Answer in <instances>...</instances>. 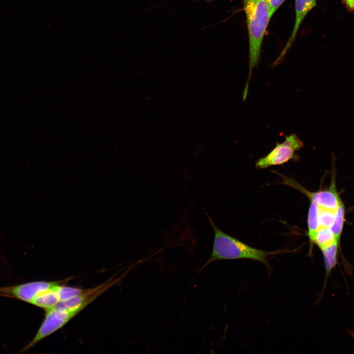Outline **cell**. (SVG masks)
<instances>
[{
  "label": "cell",
  "instance_id": "cell-1",
  "mask_svg": "<svg viewBox=\"0 0 354 354\" xmlns=\"http://www.w3.org/2000/svg\"><path fill=\"white\" fill-rule=\"evenodd\" d=\"M208 221L214 233L211 253L201 269L216 261L238 259H250L264 264L269 269L268 260L272 255L287 252V251H266L251 247L220 230L209 215L206 212Z\"/></svg>",
  "mask_w": 354,
  "mask_h": 354
},
{
  "label": "cell",
  "instance_id": "cell-2",
  "mask_svg": "<svg viewBox=\"0 0 354 354\" xmlns=\"http://www.w3.org/2000/svg\"><path fill=\"white\" fill-rule=\"evenodd\" d=\"M249 38V72L244 88L245 100L254 68L259 62L262 45L269 22L271 18L266 0H243Z\"/></svg>",
  "mask_w": 354,
  "mask_h": 354
},
{
  "label": "cell",
  "instance_id": "cell-3",
  "mask_svg": "<svg viewBox=\"0 0 354 354\" xmlns=\"http://www.w3.org/2000/svg\"><path fill=\"white\" fill-rule=\"evenodd\" d=\"M303 145V142L296 134L287 136L283 143L277 144L267 155L257 160L255 167L257 169H265L285 164L292 159L295 152L301 148Z\"/></svg>",
  "mask_w": 354,
  "mask_h": 354
},
{
  "label": "cell",
  "instance_id": "cell-4",
  "mask_svg": "<svg viewBox=\"0 0 354 354\" xmlns=\"http://www.w3.org/2000/svg\"><path fill=\"white\" fill-rule=\"evenodd\" d=\"M284 183L301 192L310 201L316 202L322 207L335 209L343 203L336 188L334 173L332 176L330 186L327 189H324L315 192L307 190L297 181L286 176H282Z\"/></svg>",
  "mask_w": 354,
  "mask_h": 354
},
{
  "label": "cell",
  "instance_id": "cell-5",
  "mask_svg": "<svg viewBox=\"0 0 354 354\" xmlns=\"http://www.w3.org/2000/svg\"><path fill=\"white\" fill-rule=\"evenodd\" d=\"M60 283V281H37L0 287V296L15 298L31 304L40 294Z\"/></svg>",
  "mask_w": 354,
  "mask_h": 354
},
{
  "label": "cell",
  "instance_id": "cell-6",
  "mask_svg": "<svg viewBox=\"0 0 354 354\" xmlns=\"http://www.w3.org/2000/svg\"><path fill=\"white\" fill-rule=\"evenodd\" d=\"M317 0H295V21L291 34L274 64L278 63L287 53L295 39L302 22L308 13L316 6Z\"/></svg>",
  "mask_w": 354,
  "mask_h": 354
},
{
  "label": "cell",
  "instance_id": "cell-7",
  "mask_svg": "<svg viewBox=\"0 0 354 354\" xmlns=\"http://www.w3.org/2000/svg\"><path fill=\"white\" fill-rule=\"evenodd\" d=\"M62 282L40 294L31 304L44 309L45 311L54 308L60 302L58 286Z\"/></svg>",
  "mask_w": 354,
  "mask_h": 354
},
{
  "label": "cell",
  "instance_id": "cell-8",
  "mask_svg": "<svg viewBox=\"0 0 354 354\" xmlns=\"http://www.w3.org/2000/svg\"><path fill=\"white\" fill-rule=\"evenodd\" d=\"M313 244L316 245L322 250L334 245H340V241L330 228L319 227L310 244L311 247Z\"/></svg>",
  "mask_w": 354,
  "mask_h": 354
},
{
  "label": "cell",
  "instance_id": "cell-9",
  "mask_svg": "<svg viewBox=\"0 0 354 354\" xmlns=\"http://www.w3.org/2000/svg\"><path fill=\"white\" fill-rule=\"evenodd\" d=\"M307 216V236L311 244L314 235L318 230L320 225L319 222V206L315 202L310 201Z\"/></svg>",
  "mask_w": 354,
  "mask_h": 354
},
{
  "label": "cell",
  "instance_id": "cell-10",
  "mask_svg": "<svg viewBox=\"0 0 354 354\" xmlns=\"http://www.w3.org/2000/svg\"><path fill=\"white\" fill-rule=\"evenodd\" d=\"M339 246V245L336 244L321 250L326 272L325 281L337 264Z\"/></svg>",
  "mask_w": 354,
  "mask_h": 354
},
{
  "label": "cell",
  "instance_id": "cell-11",
  "mask_svg": "<svg viewBox=\"0 0 354 354\" xmlns=\"http://www.w3.org/2000/svg\"><path fill=\"white\" fill-rule=\"evenodd\" d=\"M345 207L344 204H342L338 208L335 215L333 223L330 228L336 237L340 241L344 222L345 220Z\"/></svg>",
  "mask_w": 354,
  "mask_h": 354
},
{
  "label": "cell",
  "instance_id": "cell-12",
  "mask_svg": "<svg viewBox=\"0 0 354 354\" xmlns=\"http://www.w3.org/2000/svg\"><path fill=\"white\" fill-rule=\"evenodd\" d=\"M85 290L76 287L65 286L62 285L61 283L58 286V292L60 302L70 299L79 295L83 293Z\"/></svg>",
  "mask_w": 354,
  "mask_h": 354
},
{
  "label": "cell",
  "instance_id": "cell-13",
  "mask_svg": "<svg viewBox=\"0 0 354 354\" xmlns=\"http://www.w3.org/2000/svg\"><path fill=\"white\" fill-rule=\"evenodd\" d=\"M268 3L271 17L286 0H266Z\"/></svg>",
  "mask_w": 354,
  "mask_h": 354
},
{
  "label": "cell",
  "instance_id": "cell-14",
  "mask_svg": "<svg viewBox=\"0 0 354 354\" xmlns=\"http://www.w3.org/2000/svg\"><path fill=\"white\" fill-rule=\"evenodd\" d=\"M348 6L352 8H354V0H344Z\"/></svg>",
  "mask_w": 354,
  "mask_h": 354
}]
</instances>
